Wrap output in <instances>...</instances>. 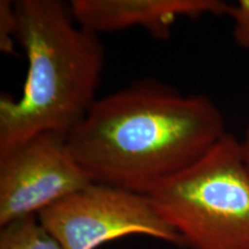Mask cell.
Returning <instances> with one entry per match:
<instances>
[{
	"label": "cell",
	"instance_id": "1",
	"mask_svg": "<svg viewBox=\"0 0 249 249\" xmlns=\"http://www.w3.org/2000/svg\"><path fill=\"white\" fill-rule=\"evenodd\" d=\"M226 134L213 99L149 79L98 98L66 141L92 182L147 195Z\"/></svg>",
	"mask_w": 249,
	"mask_h": 249
},
{
	"label": "cell",
	"instance_id": "2",
	"mask_svg": "<svg viewBox=\"0 0 249 249\" xmlns=\"http://www.w3.org/2000/svg\"><path fill=\"white\" fill-rule=\"evenodd\" d=\"M14 4L28 71L20 98L0 97V157L38 134L67 136L98 99L105 65L101 36L77 23L70 2Z\"/></svg>",
	"mask_w": 249,
	"mask_h": 249
},
{
	"label": "cell",
	"instance_id": "3",
	"mask_svg": "<svg viewBox=\"0 0 249 249\" xmlns=\"http://www.w3.org/2000/svg\"><path fill=\"white\" fill-rule=\"evenodd\" d=\"M189 249H249V167L227 133L147 194Z\"/></svg>",
	"mask_w": 249,
	"mask_h": 249
},
{
	"label": "cell",
	"instance_id": "4",
	"mask_svg": "<svg viewBox=\"0 0 249 249\" xmlns=\"http://www.w3.org/2000/svg\"><path fill=\"white\" fill-rule=\"evenodd\" d=\"M65 249H96L128 235H148L183 247L148 195L92 182L37 214Z\"/></svg>",
	"mask_w": 249,
	"mask_h": 249
},
{
	"label": "cell",
	"instance_id": "5",
	"mask_svg": "<svg viewBox=\"0 0 249 249\" xmlns=\"http://www.w3.org/2000/svg\"><path fill=\"white\" fill-rule=\"evenodd\" d=\"M66 138L38 134L0 157V227L37 216L92 183L71 156Z\"/></svg>",
	"mask_w": 249,
	"mask_h": 249
},
{
	"label": "cell",
	"instance_id": "6",
	"mask_svg": "<svg viewBox=\"0 0 249 249\" xmlns=\"http://www.w3.org/2000/svg\"><path fill=\"white\" fill-rule=\"evenodd\" d=\"M77 23L96 35L129 28H143L156 38H169L173 24L181 18L227 15L223 0H71Z\"/></svg>",
	"mask_w": 249,
	"mask_h": 249
},
{
	"label": "cell",
	"instance_id": "7",
	"mask_svg": "<svg viewBox=\"0 0 249 249\" xmlns=\"http://www.w3.org/2000/svg\"><path fill=\"white\" fill-rule=\"evenodd\" d=\"M0 249H65L39 223L37 216L1 227Z\"/></svg>",
	"mask_w": 249,
	"mask_h": 249
},
{
	"label": "cell",
	"instance_id": "8",
	"mask_svg": "<svg viewBox=\"0 0 249 249\" xmlns=\"http://www.w3.org/2000/svg\"><path fill=\"white\" fill-rule=\"evenodd\" d=\"M18 22L14 1H0V51L2 53H12L14 43L18 40Z\"/></svg>",
	"mask_w": 249,
	"mask_h": 249
},
{
	"label": "cell",
	"instance_id": "9",
	"mask_svg": "<svg viewBox=\"0 0 249 249\" xmlns=\"http://www.w3.org/2000/svg\"><path fill=\"white\" fill-rule=\"evenodd\" d=\"M227 17L233 22V37L240 48L249 51V0L230 4Z\"/></svg>",
	"mask_w": 249,
	"mask_h": 249
},
{
	"label": "cell",
	"instance_id": "10",
	"mask_svg": "<svg viewBox=\"0 0 249 249\" xmlns=\"http://www.w3.org/2000/svg\"><path fill=\"white\" fill-rule=\"evenodd\" d=\"M240 140V148H241V152L242 156H244V160L247 164V166L249 167V123L246 127V130L244 133V136Z\"/></svg>",
	"mask_w": 249,
	"mask_h": 249
}]
</instances>
